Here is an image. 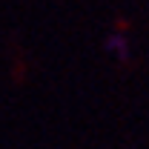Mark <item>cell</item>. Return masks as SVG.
I'll return each instance as SVG.
<instances>
[{"mask_svg":"<svg viewBox=\"0 0 149 149\" xmlns=\"http://www.w3.org/2000/svg\"><path fill=\"white\" fill-rule=\"evenodd\" d=\"M106 52L118 55L120 60H126V57H129V49H126V37H123V35H109V37H106Z\"/></svg>","mask_w":149,"mask_h":149,"instance_id":"6da1fadb","label":"cell"}]
</instances>
